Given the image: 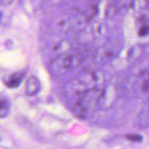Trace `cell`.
Returning a JSON list of instances; mask_svg holds the SVG:
<instances>
[{"instance_id":"cell-1","label":"cell","mask_w":149,"mask_h":149,"mask_svg":"<svg viewBox=\"0 0 149 149\" xmlns=\"http://www.w3.org/2000/svg\"><path fill=\"white\" fill-rule=\"evenodd\" d=\"M41 88V83L36 77H31L26 81V93L28 95L33 96L37 94Z\"/></svg>"},{"instance_id":"cell-2","label":"cell","mask_w":149,"mask_h":149,"mask_svg":"<svg viewBox=\"0 0 149 149\" xmlns=\"http://www.w3.org/2000/svg\"><path fill=\"white\" fill-rule=\"evenodd\" d=\"M23 77H24V75L22 73H17V74H13L7 81L6 85L10 88H16L21 84Z\"/></svg>"},{"instance_id":"cell-3","label":"cell","mask_w":149,"mask_h":149,"mask_svg":"<svg viewBox=\"0 0 149 149\" xmlns=\"http://www.w3.org/2000/svg\"><path fill=\"white\" fill-rule=\"evenodd\" d=\"M10 109V105L8 100L0 97V119L6 117L8 115Z\"/></svg>"},{"instance_id":"cell-4","label":"cell","mask_w":149,"mask_h":149,"mask_svg":"<svg viewBox=\"0 0 149 149\" xmlns=\"http://www.w3.org/2000/svg\"><path fill=\"white\" fill-rule=\"evenodd\" d=\"M125 138L132 142H141L143 141V137L138 134H128Z\"/></svg>"},{"instance_id":"cell-5","label":"cell","mask_w":149,"mask_h":149,"mask_svg":"<svg viewBox=\"0 0 149 149\" xmlns=\"http://www.w3.org/2000/svg\"><path fill=\"white\" fill-rule=\"evenodd\" d=\"M139 35L141 36H146L149 34V26H143L140 29L139 32H138Z\"/></svg>"},{"instance_id":"cell-6","label":"cell","mask_w":149,"mask_h":149,"mask_svg":"<svg viewBox=\"0 0 149 149\" xmlns=\"http://www.w3.org/2000/svg\"><path fill=\"white\" fill-rule=\"evenodd\" d=\"M1 14L0 13V21H1Z\"/></svg>"}]
</instances>
